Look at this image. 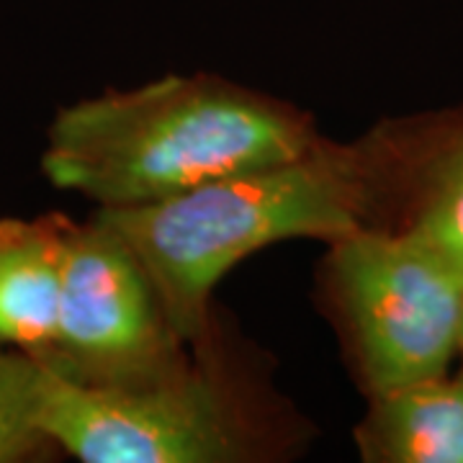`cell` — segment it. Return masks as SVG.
<instances>
[{
	"label": "cell",
	"mask_w": 463,
	"mask_h": 463,
	"mask_svg": "<svg viewBox=\"0 0 463 463\" xmlns=\"http://www.w3.org/2000/svg\"><path fill=\"white\" fill-rule=\"evenodd\" d=\"M379 206L381 163L371 134L355 145L319 139L281 163L96 214L142 263L175 335L185 345H203L214 288L234 265L288 240L330 245L376 224Z\"/></svg>",
	"instance_id": "cell-1"
},
{
	"label": "cell",
	"mask_w": 463,
	"mask_h": 463,
	"mask_svg": "<svg viewBox=\"0 0 463 463\" xmlns=\"http://www.w3.org/2000/svg\"><path fill=\"white\" fill-rule=\"evenodd\" d=\"M312 118L212 75H167L57 111L42 167L96 209H132L315 147Z\"/></svg>",
	"instance_id": "cell-2"
},
{
	"label": "cell",
	"mask_w": 463,
	"mask_h": 463,
	"mask_svg": "<svg viewBox=\"0 0 463 463\" xmlns=\"http://www.w3.org/2000/svg\"><path fill=\"white\" fill-rule=\"evenodd\" d=\"M327 283L368 397L461 361L463 268L425 240L350 232L330 242Z\"/></svg>",
	"instance_id": "cell-3"
},
{
	"label": "cell",
	"mask_w": 463,
	"mask_h": 463,
	"mask_svg": "<svg viewBox=\"0 0 463 463\" xmlns=\"http://www.w3.org/2000/svg\"><path fill=\"white\" fill-rule=\"evenodd\" d=\"M42 428L83 463H234L255 458V428L214 365L185 364L129 386L80 383L44 365Z\"/></svg>",
	"instance_id": "cell-4"
},
{
	"label": "cell",
	"mask_w": 463,
	"mask_h": 463,
	"mask_svg": "<svg viewBox=\"0 0 463 463\" xmlns=\"http://www.w3.org/2000/svg\"><path fill=\"white\" fill-rule=\"evenodd\" d=\"M155 286L99 214L70 222L57 337L44 365L93 386H129L188 364Z\"/></svg>",
	"instance_id": "cell-5"
},
{
	"label": "cell",
	"mask_w": 463,
	"mask_h": 463,
	"mask_svg": "<svg viewBox=\"0 0 463 463\" xmlns=\"http://www.w3.org/2000/svg\"><path fill=\"white\" fill-rule=\"evenodd\" d=\"M381 163L376 227L410 232L463 268V109L373 134Z\"/></svg>",
	"instance_id": "cell-6"
},
{
	"label": "cell",
	"mask_w": 463,
	"mask_h": 463,
	"mask_svg": "<svg viewBox=\"0 0 463 463\" xmlns=\"http://www.w3.org/2000/svg\"><path fill=\"white\" fill-rule=\"evenodd\" d=\"M70 219H0V347L47 361L57 337Z\"/></svg>",
	"instance_id": "cell-7"
},
{
	"label": "cell",
	"mask_w": 463,
	"mask_h": 463,
	"mask_svg": "<svg viewBox=\"0 0 463 463\" xmlns=\"http://www.w3.org/2000/svg\"><path fill=\"white\" fill-rule=\"evenodd\" d=\"M355 443L368 463H463V368L371 394Z\"/></svg>",
	"instance_id": "cell-8"
},
{
	"label": "cell",
	"mask_w": 463,
	"mask_h": 463,
	"mask_svg": "<svg viewBox=\"0 0 463 463\" xmlns=\"http://www.w3.org/2000/svg\"><path fill=\"white\" fill-rule=\"evenodd\" d=\"M44 364L24 350H0V463L47 458L52 440L42 428Z\"/></svg>",
	"instance_id": "cell-9"
},
{
	"label": "cell",
	"mask_w": 463,
	"mask_h": 463,
	"mask_svg": "<svg viewBox=\"0 0 463 463\" xmlns=\"http://www.w3.org/2000/svg\"><path fill=\"white\" fill-rule=\"evenodd\" d=\"M461 364H463V340H461Z\"/></svg>",
	"instance_id": "cell-10"
},
{
	"label": "cell",
	"mask_w": 463,
	"mask_h": 463,
	"mask_svg": "<svg viewBox=\"0 0 463 463\" xmlns=\"http://www.w3.org/2000/svg\"><path fill=\"white\" fill-rule=\"evenodd\" d=\"M0 350H3V347H0Z\"/></svg>",
	"instance_id": "cell-11"
}]
</instances>
